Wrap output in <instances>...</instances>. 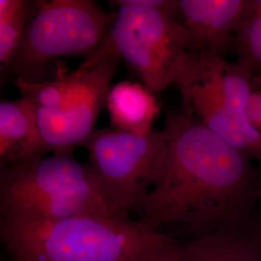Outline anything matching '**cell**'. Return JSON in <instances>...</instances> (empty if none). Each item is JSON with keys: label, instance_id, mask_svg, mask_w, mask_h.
<instances>
[{"label": "cell", "instance_id": "cell-19", "mask_svg": "<svg viewBox=\"0 0 261 261\" xmlns=\"http://www.w3.org/2000/svg\"><path fill=\"white\" fill-rule=\"evenodd\" d=\"M257 130L261 133V114H260V120H259V124H258V127H257Z\"/></svg>", "mask_w": 261, "mask_h": 261}, {"label": "cell", "instance_id": "cell-21", "mask_svg": "<svg viewBox=\"0 0 261 261\" xmlns=\"http://www.w3.org/2000/svg\"><path fill=\"white\" fill-rule=\"evenodd\" d=\"M258 1V3H259V5L261 6V0H257Z\"/></svg>", "mask_w": 261, "mask_h": 261}, {"label": "cell", "instance_id": "cell-18", "mask_svg": "<svg viewBox=\"0 0 261 261\" xmlns=\"http://www.w3.org/2000/svg\"><path fill=\"white\" fill-rule=\"evenodd\" d=\"M181 249V248H180ZM180 252V251H179ZM179 252H178L177 254L175 255V256H173V257H170V258H168V259H164V260H160V261H177L178 255H179Z\"/></svg>", "mask_w": 261, "mask_h": 261}, {"label": "cell", "instance_id": "cell-5", "mask_svg": "<svg viewBox=\"0 0 261 261\" xmlns=\"http://www.w3.org/2000/svg\"><path fill=\"white\" fill-rule=\"evenodd\" d=\"M116 17L92 0H41L31 4L19 49L2 76L41 82L50 63L87 56L103 40Z\"/></svg>", "mask_w": 261, "mask_h": 261}, {"label": "cell", "instance_id": "cell-15", "mask_svg": "<svg viewBox=\"0 0 261 261\" xmlns=\"http://www.w3.org/2000/svg\"><path fill=\"white\" fill-rule=\"evenodd\" d=\"M22 97L28 98L36 108L64 110L71 100L75 84V71L56 80L28 82L13 81Z\"/></svg>", "mask_w": 261, "mask_h": 261}, {"label": "cell", "instance_id": "cell-22", "mask_svg": "<svg viewBox=\"0 0 261 261\" xmlns=\"http://www.w3.org/2000/svg\"><path fill=\"white\" fill-rule=\"evenodd\" d=\"M10 261H13V260H10Z\"/></svg>", "mask_w": 261, "mask_h": 261}, {"label": "cell", "instance_id": "cell-1", "mask_svg": "<svg viewBox=\"0 0 261 261\" xmlns=\"http://www.w3.org/2000/svg\"><path fill=\"white\" fill-rule=\"evenodd\" d=\"M166 152L141 223L200 237L253 222L260 206L261 171L253 160L183 112L166 110Z\"/></svg>", "mask_w": 261, "mask_h": 261}, {"label": "cell", "instance_id": "cell-7", "mask_svg": "<svg viewBox=\"0 0 261 261\" xmlns=\"http://www.w3.org/2000/svg\"><path fill=\"white\" fill-rule=\"evenodd\" d=\"M222 58L212 53L189 51L181 59L174 85L181 94L183 113L261 163L260 132L224 98L220 82Z\"/></svg>", "mask_w": 261, "mask_h": 261}, {"label": "cell", "instance_id": "cell-4", "mask_svg": "<svg viewBox=\"0 0 261 261\" xmlns=\"http://www.w3.org/2000/svg\"><path fill=\"white\" fill-rule=\"evenodd\" d=\"M116 17L102 43L81 67L106 60H124L152 92L174 85L178 66L190 51V37L181 17L163 10L112 0Z\"/></svg>", "mask_w": 261, "mask_h": 261}, {"label": "cell", "instance_id": "cell-11", "mask_svg": "<svg viewBox=\"0 0 261 261\" xmlns=\"http://www.w3.org/2000/svg\"><path fill=\"white\" fill-rule=\"evenodd\" d=\"M177 261H261L259 216L242 227L192 238L181 245Z\"/></svg>", "mask_w": 261, "mask_h": 261}, {"label": "cell", "instance_id": "cell-14", "mask_svg": "<svg viewBox=\"0 0 261 261\" xmlns=\"http://www.w3.org/2000/svg\"><path fill=\"white\" fill-rule=\"evenodd\" d=\"M31 4L25 0H0V71H6L19 49L28 27Z\"/></svg>", "mask_w": 261, "mask_h": 261}, {"label": "cell", "instance_id": "cell-16", "mask_svg": "<svg viewBox=\"0 0 261 261\" xmlns=\"http://www.w3.org/2000/svg\"><path fill=\"white\" fill-rule=\"evenodd\" d=\"M39 133L47 153L74 154L64 110L36 108Z\"/></svg>", "mask_w": 261, "mask_h": 261}, {"label": "cell", "instance_id": "cell-13", "mask_svg": "<svg viewBox=\"0 0 261 261\" xmlns=\"http://www.w3.org/2000/svg\"><path fill=\"white\" fill-rule=\"evenodd\" d=\"M231 53L252 77L261 75V6L257 0H252L236 29Z\"/></svg>", "mask_w": 261, "mask_h": 261}, {"label": "cell", "instance_id": "cell-12", "mask_svg": "<svg viewBox=\"0 0 261 261\" xmlns=\"http://www.w3.org/2000/svg\"><path fill=\"white\" fill-rule=\"evenodd\" d=\"M107 108L113 129L135 135H148L160 114L153 92L145 85L121 82L111 87L107 97Z\"/></svg>", "mask_w": 261, "mask_h": 261}, {"label": "cell", "instance_id": "cell-17", "mask_svg": "<svg viewBox=\"0 0 261 261\" xmlns=\"http://www.w3.org/2000/svg\"><path fill=\"white\" fill-rule=\"evenodd\" d=\"M252 76L248 70L236 61L222 58L220 82L224 98L235 112L245 114L247 100L251 91Z\"/></svg>", "mask_w": 261, "mask_h": 261}, {"label": "cell", "instance_id": "cell-6", "mask_svg": "<svg viewBox=\"0 0 261 261\" xmlns=\"http://www.w3.org/2000/svg\"><path fill=\"white\" fill-rule=\"evenodd\" d=\"M115 217L140 212L158 179L166 144L162 130L140 136L116 129L94 130L84 144Z\"/></svg>", "mask_w": 261, "mask_h": 261}, {"label": "cell", "instance_id": "cell-20", "mask_svg": "<svg viewBox=\"0 0 261 261\" xmlns=\"http://www.w3.org/2000/svg\"><path fill=\"white\" fill-rule=\"evenodd\" d=\"M259 219H260V223H261V191H260V206H259Z\"/></svg>", "mask_w": 261, "mask_h": 261}, {"label": "cell", "instance_id": "cell-8", "mask_svg": "<svg viewBox=\"0 0 261 261\" xmlns=\"http://www.w3.org/2000/svg\"><path fill=\"white\" fill-rule=\"evenodd\" d=\"M252 0H178L190 37V53H212L226 59L236 29Z\"/></svg>", "mask_w": 261, "mask_h": 261}, {"label": "cell", "instance_id": "cell-9", "mask_svg": "<svg viewBox=\"0 0 261 261\" xmlns=\"http://www.w3.org/2000/svg\"><path fill=\"white\" fill-rule=\"evenodd\" d=\"M118 60H106L75 70V84L71 100L64 109L74 150L84 146L95 129V123L111 89Z\"/></svg>", "mask_w": 261, "mask_h": 261}, {"label": "cell", "instance_id": "cell-2", "mask_svg": "<svg viewBox=\"0 0 261 261\" xmlns=\"http://www.w3.org/2000/svg\"><path fill=\"white\" fill-rule=\"evenodd\" d=\"M0 236L13 261H160L175 256L182 245L139 220L96 215H0Z\"/></svg>", "mask_w": 261, "mask_h": 261}, {"label": "cell", "instance_id": "cell-3", "mask_svg": "<svg viewBox=\"0 0 261 261\" xmlns=\"http://www.w3.org/2000/svg\"><path fill=\"white\" fill-rule=\"evenodd\" d=\"M0 215L44 220L114 216L93 168L74 154L56 153L1 168Z\"/></svg>", "mask_w": 261, "mask_h": 261}, {"label": "cell", "instance_id": "cell-10", "mask_svg": "<svg viewBox=\"0 0 261 261\" xmlns=\"http://www.w3.org/2000/svg\"><path fill=\"white\" fill-rule=\"evenodd\" d=\"M47 153L38 129L35 105L22 96L13 101H1V168L44 157Z\"/></svg>", "mask_w": 261, "mask_h": 261}]
</instances>
